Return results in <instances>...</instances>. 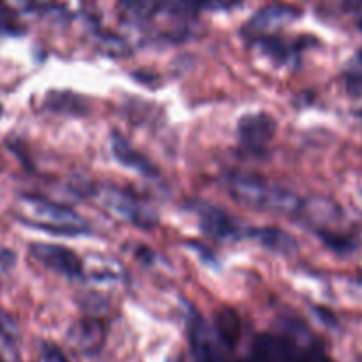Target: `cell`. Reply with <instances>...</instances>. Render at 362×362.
<instances>
[{
	"instance_id": "obj_1",
	"label": "cell",
	"mask_w": 362,
	"mask_h": 362,
	"mask_svg": "<svg viewBox=\"0 0 362 362\" xmlns=\"http://www.w3.org/2000/svg\"><path fill=\"white\" fill-rule=\"evenodd\" d=\"M190 341L196 362H334L305 330L259 334L243 357H231L218 346L210 327L197 318L190 327Z\"/></svg>"
},
{
	"instance_id": "obj_2",
	"label": "cell",
	"mask_w": 362,
	"mask_h": 362,
	"mask_svg": "<svg viewBox=\"0 0 362 362\" xmlns=\"http://www.w3.org/2000/svg\"><path fill=\"white\" fill-rule=\"evenodd\" d=\"M226 185L231 196L247 206L286 215H298L304 208V201L297 194L281 187H272L267 180L254 174H229Z\"/></svg>"
},
{
	"instance_id": "obj_3",
	"label": "cell",
	"mask_w": 362,
	"mask_h": 362,
	"mask_svg": "<svg viewBox=\"0 0 362 362\" xmlns=\"http://www.w3.org/2000/svg\"><path fill=\"white\" fill-rule=\"evenodd\" d=\"M18 218L54 235H82L87 233L86 221L68 206L52 203L37 196H23L18 203Z\"/></svg>"
},
{
	"instance_id": "obj_4",
	"label": "cell",
	"mask_w": 362,
	"mask_h": 362,
	"mask_svg": "<svg viewBox=\"0 0 362 362\" xmlns=\"http://www.w3.org/2000/svg\"><path fill=\"white\" fill-rule=\"evenodd\" d=\"M100 197L110 211L119 215L124 221L139 226V228L149 229L158 222V215L149 204L137 199L132 194L124 192V190L116 189V187H105Z\"/></svg>"
},
{
	"instance_id": "obj_5",
	"label": "cell",
	"mask_w": 362,
	"mask_h": 362,
	"mask_svg": "<svg viewBox=\"0 0 362 362\" xmlns=\"http://www.w3.org/2000/svg\"><path fill=\"white\" fill-rule=\"evenodd\" d=\"M300 16V11L288 4H272L259 9L249 22L243 25L242 34L249 41H259L264 37H272L277 30L290 25L291 22Z\"/></svg>"
},
{
	"instance_id": "obj_6",
	"label": "cell",
	"mask_w": 362,
	"mask_h": 362,
	"mask_svg": "<svg viewBox=\"0 0 362 362\" xmlns=\"http://www.w3.org/2000/svg\"><path fill=\"white\" fill-rule=\"evenodd\" d=\"M277 130L276 119L267 112L247 114L238 121V139L240 144L252 153H261Z\"/></svg>"
},
{
	"instance_id": "obj_7",
	"label": "cell",
	"mask_w": 362,
	"mask_h": 362,
	"mask_svg": "<svg viewBox=\"0 0 362 362\" xmlns=\"http://www.w3.org/2000/svg\"><path fill=\"white\" fill-rule=\"evenodd\" d=\"M30 254L45 267L62 276L71 277V279H80L83 276L82 261L71 249L55 245V243H33Z\"/></svg>"
},
{
	"instance_id": "obj_8",
	"label": "cell",
	"mask_w": 362,
	"mask_h": 362,
	"mask_svg": "<svg viewBox=\"0 0 362 362\" xmlns=\"http://www.w3.org/2000/svg\"><path fill=\"white\" fill-rule=\"evenodd\" d=\"M197 215H199V226L204 235L217 240L236 235L235 221L226 211H222L221 208L211 206V204H203L197 210Z\"/></svg>"
},
{
	"instance_id": "obj_9",
	"label": "cell",
	"mask_w": 362,
	"mask_h": 362,
	"mask_svg": "<svg viewBox=\"0 0 362 362\" xmlns=\"http://www.w3.org/2000/svg\"><path fill=\"white\" fill-rule=\"evenodd\" d=\"M110 146H112L114 156H116V158L119 160L124 167H128V169H134V170H137V173L144 174V176H149V177L158 174L156 167L153 165V163L149 162L144 155H141V153H139L137 149H135L134 146H132L130 142L123 137V135L112 134Z\"/></svg>"
},
{
	"instance_id": "obj_10",
	"label": "cell",
	"mask_w": 362,
	"mask_h": 362,
	"mask_svg": "<svg viewBox=\"0 0 362 362\" xmlns=\"http://www.w3.org/2000/svg\"><path fill=\"white\" fill-rule=\"evenodd\" d=\"M69 339L82 351H96L105 339V327L100 320H82L71 329Z\"/></svg>"
},
{
	"instance_id": "obj_11",
	"label": "cell",
	"mask_w": 362,
	"mask_h": 362,
	"mask_svg": "<svg viewBox=\"0 0 362 362\" xmlns=\"http://www.w3.org/2000/svg\"><path fill=\"white\" fill-rule=\"evenodd\" d=\"M256 240H259L264 247H268L270 250H276V252L283 254H293L297 252V242L291 238L288 233L281 231L276 228H264L254 231Z\"/></svg>"
},
{
	"instance_id": "obj_12",
	"label": "cell",
	"mask_w": 362,
	"mask_h": 362,
	"mask_svg": "<svg viewBox=\"0 0 362 362\" xmlns=\"http://www.w3.org/2000/svg\"><path fill=\"white\" fill-rule=\"evenodd\" d=\"M47 107L55 112L68 114H82L87 110L86 100L73 93H50L47 96Z\"/></svg>"
},
{
	"instance_id": "obj_13",
	"label": "cell",
	"mask_w": 362,
	"mask_h": 362,
	"mask_svg": "<svg viewBox=\"0 0 362 362\" xmlns=\"http://www.w3.org/2000/svg\"><path fill=\"white\" fill-rule=\"evenodd\" d=\"M119 9L127 18L141 22L148 20L160 9V0H121Z\"/></svg>"
},
{
	"instance_id": "obj_14",
	"label": "cell",
	"mask_w": 362,
	"mask_h": 362,
	"mask_svg": "<svg viewBox=\"0 0 362 362\" xmlns=\"http://www.w3.org/2000/svg\"><path fill=\"white\" fill-rule=\"evenodd\" d=\"M210 4V0H160V9L165 8L174 15H196L201 8Z\"/></svg>"
},
{
	"instance_id": "obj_15",
	"label": "cell",
	"mask_w": 362,
	"mask_h": 362,
	"mask_svg": "<svg viewBox=\"0 0 362 362\" xmlns=\"http://www.w3.org/2000/svg\"><path fill=\"white\" fill-rule=\"evenodd\" d=\"M346 89L351 95H361L362 93V52L350 62L346 68Z\"/></svg>"
},
{
	"instance_id": "obj_16",
	"label": "cell",
	"mask_w": 362,
	"mask_h": 362,
	"mask_svg": "<svg viewBox=\"0 0 362 362\" xmlns=\"http://www.w3.org/2000/svg\"><path fill=\"white\" fill-rule=\"evenodd\" d=\"M320 236H322L323 242L330 247V249L337 250V252H344V250L351 249V242L344 236L337 235V233L332 231H320Z\"/></svg>"
},
{
	"instance_id": "obj_17",
	"label": "cell",
	"mask_w": 362,
	"mask_h": 362,
	"mask_svg": "<svg viewBox=\"0 0 362 362\" xmlns=\"http://www.w3.org/2000/svg\"><path fill=\"white\" fill-rule=\"evenodd\" d=\"M41 362H69L57 344L45 343L41 346Z\"/></svg>"
},
{
	"instance_id": "obj_18",
	"label": "cell",
	"mask_w": 362,
	"mask_h": 362,
	"mask_svg": "<svg viewBox=\"0 0 362 362\" xmlns=\"http://www.w3.org/2000/svg\"><path fill=\"white\" fill-rule=\"evenodd\" d=\"M0 116H2V105H0Z\"/></svg>"
},
{
	"instance_id": "obj_19",
	"label": "cell",
	"mask_w": 362,
	"mask_h": 362,
	"mask_svg": "<svg viewBox=\"0 0 362 362\" xmlns=\"http://www.w3.org/2000/svg\"><path fill=\"white\" fill-rule=\"evenodd\" d=\"M0 362H4V358H2V357H0Z\"/></svg>"
},
{
	"instance_id": "obj_20",
	"label": "cell",
	"mask_w": 362,
	"mask_h": 362,
	"mask_svg": "<svg viewBox=\"0 0 362 362\" xmlns=\"http://www.w3.org/2000/svg\"><path fill=\"white\" fill-rule=\"evenodd\" d=\"M361 2H362V0H361Z\"/></svg>"
}]
</instances>
